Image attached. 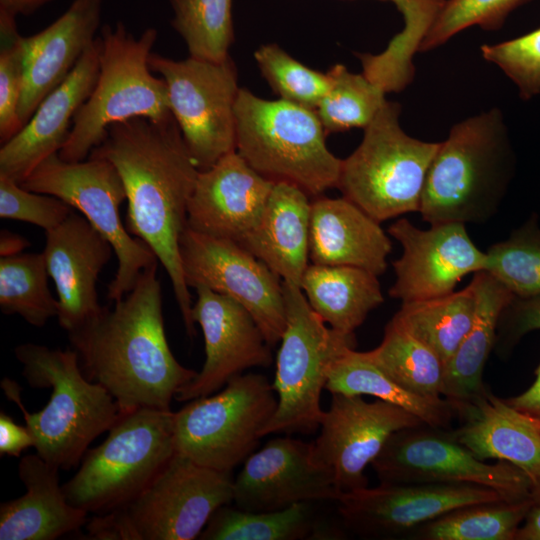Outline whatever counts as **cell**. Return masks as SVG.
<instances>
[{"label":"cell","instance_id":"cell-1","mask_svg":"<svg viewBox=\"0 0 540 540\" xmlns=\"http://www.w3.org/2000/svg\"><path fill=\"white\" fill-rule=\"evenodd\" d=\"M89 156L110 161L127 196V230L144 241L166 270L189 337L195 334L192 299L179 240L199 170L173 119L133 118L115 123Z\"/></svg>","mask_w":540,"mask_h":540},{"label":"cell","instance_id":"cell-2","mask_svg":"<svg viewBox=\"0 0 540 540\" xmlns=\"http://www.w3.org/2000/svg\"><path fill=\"white\" fill-rule=\"evenodd\" d=\"M158 262L146 268L113 308L68 332L84 375L105 388L120 413L171 410L172 399L196 371L181 365L166 338Z\"/></svg>","mask_w":540,"mask_h":540},{"label":"cell","instance_id":"cell-3","mask_svg":"<svg viewBox=\"0 0 540 540\" xmlns=\"http://www.w3.org/2000/svg\"><path fill=\"white\" fill-rule=\"evenodd\" d=\"M14 353L31 387L52 390L43 409L30 413L21 401L19 385L6 377L1 381L7 398L23 414L36 453L60 470L75 467L92 441L118 420V404L105 388L84 375L72 348L51 349L24 343Z\"/></svg>","mask_w":540,"mask_h":540},{"label":"cell","instance_id":"cell-4","mask_svg":"<svg viewBox=\"0 0 540 540\" xmlns=\"http://www.w3.org/2000/svg\"><path fill=\"white\" fill-rule=\"evenodd\" d=\"M514 154L502 111L493 107L454 124L429 167L419 213L430 225L484 223L506 194Z\"/></svg>","mask_w":540,"mask_h":540},{"label":"cell","instance_id":"cell-5","mask_svg":"<svg viewBox=\"0 0 540 540\" xmlns=\"http://www.w3.org/2000/svg\"><path fill=\"white\" fill-rule=\"evenodd\" d=\"M99 36L96 84L76 112L69 137L58 152L67 162L87 159L115 123L133 118L156 122L173 119L167 85L163 78L153 75L148 63L157 30L150 27L135 37L118 22L104 25Z\"/></svg>","mask_w":540,"mask_h":540},{"label":"cell","instance_id":"cell-6","mask_svg":"<svg viewBox=\"0 0 540 540\" xmlns=\"http://www.w3.org/2000/svg\"><path fill=\"white\" fill-rule=\"evenodd\" d=\"M235 123L236 151L263 177L313 196L337 188L342 160L327 148L316 111L240 88Z\"/></svg>","mask_w":540,"mask_h":540},{"label":"cell","instance_id":"cell-7","mask_svg":"<svg viewBox=\"0 0 540 540\" xmlns=\"http://www.w3.org/2000/svg\"><path fill=\"white\" fill-rule=\"evenodd\" d=\"M176 452L173 411L139 408L120 413L107 438L88 449L62 485L70 504L102 514L135 499Z\"/></svg>","mask_w":540,"mask_h":540},{"label":"cell","instance_id":"cell-8","mask_svg":"<svg viewBox=\"0 0 540 540\" xmlns=\"http://www.w3.org/2000/svg\"><path fill=\"white\" fill-rule=\"evenodd\" d=\"M401 105L386 100L364 128L360 145L342 160L337 188L378 222L419 212L429 167L440 142L409 136Z\"/></svg>","mask_w":540,"mask_h":540},{"label":"cell","instance_id":"cell-9","mask_svg":"<svg viewBox=\"0 0 540 540\" xmlns=\"http://www.w3.org/2000/svg\"><path fill=\"white\" fill-rule=\"evenodd\" d=\"M286 326L280 340L272 386L277 408L262 430L312 434L324 414L321 393L332 364L355 349L354 334L331 328L311 308L300 286L282 280Z\"/></svg>","mask_w":540,"mask_h":540},{"label":"cell","instance_id":"cell-10","mask_svg":"<svg viewBox=\"0 0 540 540\" xmlns=\"http://www.w3.org/2000/svg\"><path fill=\"white\" fill-rule=\"evenodd\" d=\"M276 408L277 396L266 376H235L221 390L173 412L176 452L232 473L255 451Z\"/></svg>","mask_w":540,"mask_h":540},{"label":"cell","instance_id":"cell-11","mask_svg":"<svg viewBox=\"0 0 540 540\" xmlns=\"http://www.w3.org/2000/svg\"><path fill=\"white\" fill-rule=\"evenodd\" d=\"M21 186L65 201L111 244L118 267L108 285L109 300L122 299L140 274L159 262L151 248L133 237L121 221L119 208L127 196L122 179L110 161L89 156L82 161L67 162L55 153L43 160Z\"/></svg>","mask_w":540,"mask_h":540},{"label":"cell","instance_id":"cell-12","mask_svg":"<svg viewBox=\"0 0 540 540\" xmlns=\"http://www.w3.org/2000/svg\"><path fill=\"white\" fill-rule=\"evenodd\" d=\"M149 67L165 81L171 113L199 171L236 150L235 105L240 90L235 63L151 53Z\"/></svg>","mask_w":540,"mask_h":540},{"label":"cell","instance_id":"cell-13","mask_svg":"<svg viewBox=\"0 0 540 540\" xmlns=\"http://www.w3.org/2000/svg\"><path fill=\"white\" fill-rule=\"evenodd\" d=\"M370 465L380 483H466L493 489L508 501L532 498V482L520 468L486 463L450 429L426 424L392 434Z\"/></svg>","mask_w":540,"mask_h":540},{"label":"cell","instance_id":"cell-14","mask_svg":"<svg viewBox=\"0 0 540 540\" xmlns=\"http://www.w3.org/2000/svg\"><path fill=\"white\" fill-rule=\"evenodd\" d=\"M232 473L175 452L151 483L124 506L138 540L198 538L214 512L233 502Z\"/></svg>","mask_w":540,"mask_h":540},{"label":"cell","instance_id":"cell-15","mask_svg":"<svg viewBox=\"0 0 540 540\" xmlns=\"http://www.w3.org/2000/svg\"><path fill=\"white\" fill-rule=\"evenodd\" d=\"M188 287H207L246 308L267 343L280 342L286 326L282 281L237 242L196 232L188 227L179 240Z\"/></svg>","mask_w":540,"mask_h":540},{"label":"cell","instance_id":"cell-16","mask_svg":"<svg viewBox=\"0 0 540 540\" xmlns=\"http://www.w3.org/2000/svg\"><path fill=\"white\" fill-rule=\"evenodd\" d=\"M505 500L497 491L466 483H380L342 493L344 526L366 539L409 538L421 525L458 507Z\"/></svg>","mask_w":540,"mask_h":540},{"label":"cell","instance_id":"cell-17","mask_svg":"<svg viewBox=\"0 0 540 540\" xmlns=\"http://www.w3.org/2000/svg\"><path fill=\"white\" fill-rule=\"evenodd\" d=\"M424 424L408 411L361 395L331 393L319 435L312 441V459L327 468L339 491L351 492L368 486L364 474L388 439L398 430Z\"/></svg>","mask_w":540,"mask_h":540},{"label":"cell","instance_id":"cell-18","mask_svg":"<svg viewBox=\"0 0 540 540\" xmlns=\"http://www.w3.org/2000/svg\"><path fill=\"white\" fill-rule=\"evenodd\" d=\"M388 234L403 249L393 262L396 279L389 289L402 303L450 294L463 277L488 267L487 253L477 248L463 223L434 224L424 230L401 218L389 226Z\"/></svg>","mask_w":540,"mask_h":540},{"label":"cell","instance_id":"cell-19","mask_svg":"<svg viewBox=\"0 0 540 540\" xmlns=\"http://www.w3.org/2000/svg\"><path fill=\"white\" fill-rule=\"evenodd\" d=\"M195 291L192 320L203 332L205 361L178 391V401L211 395L245 370L266 368L273 361L270 345L246 308L207 287L197 286Z\"/></svg>","mask_w":540,"mask_h":540},{"label":"cell","instance_id":"cell-20","mask_svg":"<svg viewBox=\"0 0 540 540\" xmlns=\"http://www.w3.org/2000/svg\"><path fill=\"white\" fill-rule=\"evenodd\" d=\"M312 443L277 437L254 451L234 478V506L268 512L302 502L337 501L331 472L312 459Z\"/></svg>","mask_w":540,"mask_h":540},{"label":"cell","instance_id":"cell-21","mask_svg":"<svg viewBox=\"0 0 540 540\" xmlns=\"http://www.w3.org/2000/svg\"><path fill=\"white\" fill-rule=\"evenodd\" d=\"M274 182L236 151L199 171L187 207V227L239 243L260 221Z\"/></svg>","mask_w":540,"mask_h":540},{"label":"cell","instance_id":"cell-22","mask_svg":"<svg viewBox=\"0 0 540 540\" xmlns=\"http://www.w3.org/2000/svg\"><path fill=\"white\" fill-rule=\"evenodd\" d=\"M98 35L68 76L38 105L22 129L0 149V175L22 183L67 141L74 116L88 99L99 73Z\"/></svg>","mask_w":540,"mask_h":540},{"label":"cell","instance_id":"cell-23","mask_svg":"<svg viewBox=\"0 0 540 540\" xmlns=\"http://www.w3.org/2000/svg\"><path fill=\"white\" fill-rule=\"evenodd\" d=\"M113 253L111 244L75 211L46 232L43 255L57 292L58 323L67 332L102 310L96 282Z\"/></svg>","mask_w":540,"mask_h":540},{"label":"cell","instance_id":"cell-24","mask_svg":"<svg viewBox=\"0 0 540 540\" xmlns=\"http://www.w3.org/2000/svg\"><path fill=\"white\" fill-rule=\"evenodd\" d=\"M102 6L103 0H74L48 27L24 37L25 73L18 109L23 126L96 40Z\"/></svg>","mask_w":540,"mask_h":540},{"label":"cell","instance_id":"cell-25","mask_svg":"<svg viewBox=\"0 0 540 540\" xmlns=\"http://www.w3.org/2000/svg\"><path fill=\"white\" fill-rule=\"evenodd\" d=\"M391 250L380 222L349 199L325 197L311 202V263L354 266L378 276L385 272Z\"/></svg>","mask_w":540,"mask_h":540},{"label":"cell","instance_id":"cell-26","mask_svg":"<svg viewBox=\"0 0 540 540\" xmlns=\"http://www.w3.org/2000/svg\"><path fill=\"white\" fill-rule=\"evenodd\" d=\"M59 470L37 453L20 459L26 493L0 505V540H54L86 524L88 513L68 502Z\"/></svg>","mask_w":540,"mask_h":540},{"label":"cell","instance_id":"cell-27","mask_svg":"<svg viewBox=\"0 0 540 540\" xmlns=\"http://www.w3.org/2000/svg\"><path fill=\"white\" fill-rule=\"evenodd\" d=\"M458 416L464 422L450 432L477 458L509 462L526 473L532 485L540 477L538 422L488 390Z\"/></svg>","mask_w":540,"mask_h":540},{"label":"cell","instance_id":"cell-28","mask_svg":"<svg viewBox=\"0 0 540 540\" xmlns=\"http://www.w3.org/2000/svg\"><path fill=\"white\" fill-rule=\"evenodd\" d=\"M308 196L294 184L274 183L260 221L238 243L283 281L298 286L309 265Z\"/></svg>","mask_w":540,"mask_h":540},{"label":"cell","instance_id":"cell-29","mask_svg":"<svg viewBox=\"0 0 540 540\" xmlns=\"http://www.w3.org/2000/svg\"><path fill=\"white\" fill-rule=\"evenodd\" d=\"M471 283L477 296L471 329L445 366L442 397L450 401L457 415L465 406L482 396L485 364L494 350L499 318L515 297L487 271L474 273Z\"/></svg>","mask_w":540,"mask_h":540},{"label":"cell","instance_id":"cell-30","mask_svg":"<svg viewBox=\"0 0 540 540\" xmlns=\"http://www.w3.org/2000/svg\"><path fill=\"white\" fill-rule=\"evenodd\" d=\"M311 308L331 328L346 334L384 302L377 275L344 265L310 263L300 282Z\"/></svg>","mask_w":540,"mask_h":540},{"label":"cell","instance_id":"cell-31","mask_svg":"<svg viewBox=\"0 0 540 540\" xmlns=\"http://www.w3.org/2000/svg\"><path fill=\"white\" fill-rule=\"evenodd\" d=\"M325 389L330 393L373 396L436 428L450 429L457 415L450 401L443 397L427 398L407 390L379 370L364 352L355 349L347 350L332 364Z\"/></svg>","mask_w":540,"mask_h":540},{"label":"cell","instance_id":"cell-32","mask_svg":"<svg viewBox=\"0 0 540 540\" xmlns=\"http://www.w3.org/2000/svg\"><path fill=\"white\" fill-rule=\"evenodd\" d=\"M477 306L474 285L457 292L403 302L391 318L431 348L446 364L472 327Z\"/></svg>","mask_w":540,"mask_h":540},{"label":"cell","instance_id":"cell-33","mask_svg":"<svg viewBox=\"0 0 540 540\" xmlns=\"http://www.w3.org/2000/svg\"><path fill=\"white\" fill-rule=\"evenodd\" d=\"M314 502L285 509L252 512L231 507L218 508L198 537L201 540H300L325 538L329 528L317 519Z\"/></svg>","mask_w":540,"mask_h":540},{"label":"cell","instance_id":"cell-34","mask_svg":"<svg viewBox=\"0 0 540 540\" xmlns=\"http://www.w3.org/2000/svg\"><path fill=\"white\" fill-rule=\"evenodd\" d=\"M364 353L379 370L407 390L431 399L442 398L445 363L392 319L385 326L381 343Z\"/></svg>","mask_w":540,"mask_h":540},{"label":"cell","instance_id":"cell-35","mask_svg":"<svg viewBox=\"0 0 540 540\" xmlns=\"http://www.w3.org/2000/svg\"><path fill=\"white\" fill-rule=\"evenodd\" d=\"M533 502L498 500L453 509L414 530L413 540H514Z\"/></svg>","mask_w":540,"mask_h":540},{"label":"cell","instance_id":"cell-36","mask_svg":"<svg viewBox=\"0 0 540 540\" xmlns=\"http://www.w3.org/2000/svg\"><path fill=\"white\" fill-rule=\"evenodd\" d=\"M43 253H20L0 259V308L35 327L57 317L58 300L48 287Z\"/></svg>","mask_w":540,"mask_h":540},{"label":"cell","instance_id":"cell-37","mask_svg":"<svg viewBox=\"0 0 540 540\" xmlns=\"http://www.w3.org/2000/svg\"><path fill=\"white\" fill-rule=\"evenodd\" d=\"M172 27L184 40L189 56L211 62L230 57L234 40L232 0H168Z\"/></svg>","mask_w":540,"mask_h":540},{"label":"cell","instance_id":"cell-38","mask_svg":"<svg viewBox=\"0 0 540 540\" xmlns=\"http://www.w3.org/2000/svg\"><path fill=\"white\" fill-rule=\"evenodd\" d=\"M327 73L330 88L316 109L326 134L364 129L387 100L386 93L363 73H352L342 64Z\"/></svg>","mask_w":540,"mask_h":540},{"label":"cell","instance_id":"cell-39","mask_svg":"<svg viewBox=\"0 0 540 540\" xmlns=\"http://www.w3.org/2000/svg\"><path fill=\"white\" fill-rule=\"evenodd\" d=\"M485 271L515 297L540 294V227L533 215L510 236L493 244L488 251Z\"/></svg>","mask_w":540,"mask_h":540},{"label":"cell","instance_id":"cell-40","mask_svg":"<svg viewBox=\"0 0 540 540\" xmlns=\"http://www.w3.org/2000/svg\"><path fill=\"white\" fill-rule=\"evenodd\" d=\"M262 76L280 99L316 111L331 84L328 73L313 70L279 45H261L255 52Z\"/></svg>","mask_w":540,"mask_h":540},{"label":"cell","instance_id":"cell-41","mask_svg":"<svg viewBox=\"0 0 540 540\" xmlns=\"http://www.w3.org/2000/svg\"><path fill=\"white\" fill-rule=\"evenodd\" d=\"M530 0H445L418 52L439 48L453 36L472 26L487 31L500 29L508 15Z\"/></svg>","mask_w":540,"mask_h":540},{"label":"cell","instance_id":"cell-42","mask_svg":"<svg viewBox=\"0 0 540 540\" xmlns=\"http://www.w3.org/2000/svg\"><path fill=\"white\" fill-rule=\"evenodd\" d=\"M25 44L16 17L0 13V142L23 127L18 109L24 83Z\"/></svg>","mask_w":540,"mask_h":540},{"label":"cell","instance_id":"cell-43","mask_svg":"<svg viewBox=\"0 0 540 540\" xmlns=\"http://www.w3.org/2000/svg\"><path fill=\"white\" fill-rule=\"evenodd\" d=\"M482 57L515 84L523 100L540 93V28L497 44H484Z\"/></svg>","mask_w":540,"mask_h":540},{"label":"cell","instance_id":"cell-44","mask_svg":"<svg viewBox=\"0 0 540 540\" xmlns=\"http://www.w3.org/2000/svg\"><path fill=\"white\" fill-rule=\"evenodd\" d=\"M74 208L52 195L25 189L20 183L0 175V217L41 227L45 232L58 227Z\"/></svg>","mask_w":540,"mask_h":540},{"label":"cell","instance_id":"cell-45","mask_svg":"<svg viewBox=\"0 0 540 540\" xmlns=\"http://www.w3.org/2000/svg\"><path fill=\"white\" fill-rule=\"evenodd\" d=\"M533 330H540V294L514 297L500 315L494 350L502 357L509 355Z\"/></svg>","mask_w":540,"mask_h":540},{"label":"cell","instance_id":"cell-46","mask_svg":"<svg viewBox=\"0 0 540 540\" xmlns=\"http://www.w3.org/2000/svg\"><path fill=\"white\" fill-rule=\"evenodd\" d=\"M392 2L404 18L401 33L409 39H421L430 28L445 0H381Z\"/></svg>","mask_w":540,"mask_h":540},{"label":"cell","instance_id":"cell-47","mask_svg":"<svg viewBox=\"0 0 540 540\" xmlns=\"http://www.w3.org/2000/svg\"><path fill=\"white\" fill-rule=\"evenodd\" d=\"M85 525L88 539L138 540L124 506L95 514Z\"/></svg>","mask_w":540,"mask_h":540},{"label":"cell","instance_id":"cell-48","mask_svg":"<svg viewBox=\"0 0 540 540\" xmlns=\"http://www.w3.org/2000/svg\"><path fill=\"white\" fill-rule=\"evenodd\" d=\"M34 447L28 427L17 424L8 414L0 412V455L20 457L22 452Z\"/></svg>","mask_w":540,"mask_h":540},{"label":"cell","instance_id":"cell-49","mask_svg":"<svg viewBox=\"0 0 540 540\" xmlns=\"http://www.w3.org/2000/svg\"><path fill=\"white\" fill-rule=\"evenodd\" d=\"M505 401L540 424V363L535 370V380L531 386L521 394L505 399Z\"/></svg>","mask_w":540,"mask_h":540},{"label":"cell","instance_id":"cell-50","mask_svg":"<svg viewBox=\"0 0 540 540\" xmlns=\"http://www.w3.org/2000/svg\"><path fill=\"white\" fill-rule=\"evenodd\" d=\"M514 540H540V502H532Z\"/></svg>","mask_w":540,"mask_h":540},{"label":"cell","instance_id":"cell-51","mask_svg":"<svg viewBox=\"0 0 540 540\" xmlns=\"http://www.w3.org/2000/svg\"><path fill=\"white\" fill-rule=\"evenodd\" d=\"M52 0H0V13L27 16Z\"/></svg>","mask_w":540,"mask_h":540},{"label":"cell","instance_id":"cell-52","mask_svg":"<svg viewBox=\"0 0 540 540\" xmlns=\"http://www.w3.org/2000/svg\"><path fill=\"white\" fill-rule=\"evenodd\" d=\"M29 242L22 236L9 232L1 231L0 236V255L1 257L14 256L22 253L28 247Z\"/></svg>","mask_w":540,"mask_h":540},{"label":"cell","instance_id":"cell-53","mask_svg":"<svg viewBox=\"0 0 540 540\" xmlns=\"http://www.w3.org/2000/svg\"><path fill=\"white\" fill-rule=\"evenodd\" d=\"M531 497L533 501L540 502V477L532 485Z\"/></svg>","mask_w":540,"mask_h":540}]
</instances>
